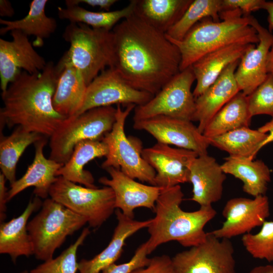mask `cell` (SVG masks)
Returning a JSON list of instances; mask_svg holds the SVG:
<instances>
[{
  "instance_id": "6da1fadb",
  "label": "cell",
  "mask_w": 273,
  "mask_h": 273,
  "mask_svg": "<svg viewBox=\"0 0 273 273\" xmlns=\"http://www.w3.org/2000/svg\"><path fill=\"white\" fill-rule=\"evenodd\" d=\"M111 31L109 68L134 88L154 96L180 72L177 47L134 13Z\"/></svg>"
},
{
  "instance_id": "7a4b0ae2",
  "label": "cell",
  "mask_w": 273,
  "mask_h": 273,
  "mask_svg": "<svg viewBox=\"0 0 273 273\" xmlns=\"http://www.w3.org/2000/svg\"><path fill=\"white\" fill-rule=\"evenodd\" d=\"M59 73L52 61L36 74L21 71L2 93L1 130L5 125L50 137L66 118L55 109L53 98Z\"/></svg>"
},
{
  "instance_id": "3957f363",
  "label": "cell",
  "mask_w": 273,
  "mask_h": 273,
  "mask_svg": "<svg viewBox=\"0 0 273 273\" xmlns=\"http://www.w3.org/2000/svg\"><path fill=\"white\" fill-rule=\"evenodd\" d=\"M184 196L180 185L161 190L154 210L155 217L147 228L149 254L159 245L172 241L191 247L205 240L204 226L215 216L216 211L211 205L185 211L180 206Z\"/></svg>"
},
{
  "instance_id": "277c9868",
  "label": "cell",
  "mask_w": 273,
  "mask_h": 273,
  "mask_svg": "<svg viewBox=\"0 0 273 273\" xmlns=\"http://www.w3.org/2000/svg\"><path fill=\"white\" fill-rule=\"evenodd\" d=\"M221 20L211 18L197 23L181 40L167 38L178 49L181 62L180 71L191 66L207 54L233 44H257L256 30L237 9H224L219 14Z\"/></svg>"
},
{
  "instance_id": "5b68a950",
  "label": "cell",
  "mask_w": 273,
  "mask_h": 273,
  "mask_svg": "<svg viewBox=\"0 0 273 273\" xmlns=\"http://www.w3.org/2000/svg\"><path fill=\"white\" fill-rule=\"evenodd\" d=\"M86 223L85 218L52 198L44 199L40 211L27 224L33 255L43 261L53 258L67 237Z\"/></svg>"
},
{
  "instance_id": "8992f818",
  "label": "cell",
  "mask_w": 273,
  "mask_h": 273,
  "mask_svg": "<svg viewBox=\"0 0 273 273\" xmlns=\"http://www.w3.org/2000/svg\"><path fill=\"white\" fill-rule=\"evenodd\" d=\"M111 31L70 23L63 33L70 47L62 57L80 72L87 85L111 65Z\"/></svg>"
},
{
  "instance_id": "52a82bcc",
  "label": "cell",
  "mask_w": 273,
  "mask_h": 273,
  "mask_svg": "<svg viewBox=\"0 0 273 273\" xmlns=\"http://www.w3.org/2000/svg\"><path fill=\"white\" fill-rule=\"evenodd\" d=\"M116 108H95L67 118L50 137L49 158L62 164L70 159L75 146L85 140L102 141L116 121Z\"/></svg>"
},
{
  "instance_id": "ba28073f",
  "label": "cell",
  "mask_w": 273,
  "mask_h": 273,
  "mask_svg": "<svg viewBox=\"0 0 273 273\" xmlns=\"http://www.w3.org/2000/svg\"><path fill=\"white\" fill-rule=\"evenodd\" d=\"M136 105L129 104L123 110L117 105L116 121L112 129L107 133L102 141L107 146L108 152L102 167H112L120 169L133 179H138L155 186L156 171L143 158L142 143L138 138L127 136L125 132L126 119Z\"/></svg>"
},
{
  "instance_id": "9c48e42d",
  "label": "cell",
  "mask_w": 273,
  "mask_h": 273,
  "mask_svg": "<svg viewBox=\"0 0 273 273\" xmlns=\"http://www.w3.org/2000/svg\"><path fill=\"white\" fill-rule=\"evenodd\" d=\"M49 196L73 212L83 217L89 226L100 227L116 209L115 195L107 186L90 188L57 176Z\"/></svg>"
},
{
  "instance_id": "30bf717a",
  "label": "cell",
  "mask_w": 273,
  "mask_h": 273,
  "mask_svg": "<svg viewBox=\"0 0 273 273\" xmlns=\"http://www.w3.org/2000/svg\"><path fill=\"white\" fill-rule=\"evenodd\" d=\"M195 80L191 66L180 71L149 102L135 106L133 121L159 115L192 121L195 99L191 88Z\"/></svg>"
},
{
  "instance_id": "8fae6325",
  "label": "cell",
  "mask_w": 273,
  "mask_h": 273,
  "mask_svg": "<svg viewBox=\"0 0 273 273\" xmlns=\"http://www.w3.org/2000/svg\"><path fill=\"white\" fill-rule=\"evenodd\" d=\"M234 253L230 239L208 232L203 242L171 258L176 273H237Z\"/></svg>"
},
{
  "instance_id": "7c38bea8",
  "label": "cell",
  "mask_w": 273,
  "mask_h": 273,
  "mask_svg": "<svg viewBox=\"0 0 273 273\" xmlns=\"http://www.w3.org/2000/svg\"><path fill=\"white\" fill-rule=\"evenodd\" d=\"M153 97L149 93L134 88L115 70L108 67L101 71L87 85L82 106L75 116L93 108L113 104L140 106L147 103Z\"/></svg>"
},
{
  "instance_id": "4fadbf2b",
  "label": "cell",
  "mask_w": 273,
  "mask_h": 273,
  "mask_svg": "<svg viewBox=\"0 0 273 273\" xmlns=\"http://www.w3.org/2000/svg\"><path fill=\"white\" fill-rule=\"evenodd\" d=\"M133 127L147 131L157 142L191 150L199 155L208 154V139L191 121L159 115L135 121Z\"/></svg>"
},
{
  "instance_id": "5bb4252c",
  "label": "cell",
  "mask_w": 273,
  "mask_h": 273,
  "mask_svg": "<svg viewBox=\"0 0 273 273\" xmlns=\"http://www.w3.org/2000/svg\"><path fill=\"white\" fill-rule=\"evenodd\" d=\"M269 214V201L265 195L253 199L234 198L227 201L223 209L222 215L225 220L221 227L209 233L220 239L250 233L261 226Z\"/></svg>"
},
{
  "instance_id": "9a60e30c",
  "label": "cell",
  "mask_w": 273,
  "mask_h": 273,
  "mask_svg": "<svg viewBox=\"0 0 273 273\" xmlns=\"http://www.w3.org/2000/svg\"><path fill=\"white\" fill-rule=\"evenodd\" d=\"M196 152L157 142L143 149L142 156L155 170V186L161 189L188 182V167L198 156Z\"/></svg>"
},
{
  "instance_id": "2e32d148",
  "label": "cell",
  "mask_w": 273,
  "mask_h": 273,
  "mask_svg": "<svg viewBox=\"0 0 273 273\" xmlns=\"http://www.w3.org/2000/svg\"><path fill=\"white\" fill-rule=\"evenodd\" d=\"M11 41L0 39V78L2 93L20 72H41L47 63L34 49L28 36L18 30L10 32Z\"/></svg>"
},
{
  "instance_id": "e0dca14e",
  "label": "cell",
  "mask_w": 273,
  "mask_h": 273,
  "mask_svg": "<svg viewBox=\"0 0 273 273\" xmlns=\"http://www.w3.org/2000/svg\"><path fill=\"white\" fill-rule=\"evenodd\" d=\"M250 24L256 30L259 42L253 44L241 58L235 72L239 90L248 96L266 78L268 55L273 41L271 32L262 26L251 15Z\"/></svg>"
},
{
  "instance_id": "ac0fdd59",
  "label": "cell",
  "mask_w": 273,
  "mask_h": 273,
  "mask_svg": "<svg viewBox=\"0 0 273 273\" xmlns=\"http://www.w3.org/2000/svg\"><path fill=\"white\" fill-rule=\"evenodd\" d=\"M105 170L110 178L101 177L99 182L113 191L116 209H119L124 215L132 219L135 208L145 207L154 210L161 188L136 181L120 169L112 167Z\"/></svg>"
},
{
  "instance_id": "d6986e66",
  "label": "cell",
  "mask_w": 273,
  "mask_h": 273,
  "mask_svg": "<svg viewBox=\"0 0 273 273\" xmlns=\"http://www.w3.org/2000/svg\"><path fill=\"white\" fill-rule=\"evenodd\" d=\"M188 169V182L193 186L191 200L201 207L211 206L221 199L226 177L214 158L208 154L198 155Z\"/></svg>"
},
{
  "instance_id": "ffe728a7",
  "label": "cell",
  "mask_w": 273,
  "mask_h": 273,
  "mask_svg": "<svg viewBox=\"0 0 273 273\" xmlns=\"http://www.w3.org/2000/svg\"><path fill=\"white\" fill-rule=\"evenodd\" d=\"M240 60L229 65L219 77L195 99V111L192 121L198 122V128L203 133L215 115L240 91L235 78Z\"/></svg>"
},
{
  "instance_id": "44dd1931",
  "label": "cell",
  "mask_w": 273,
  "mask_h": 273,
  "mask_svg": "<svg viewBox=\"0 0 273 273\" xmlns=\"http://www.w3.org/2000/svg\"><path fill=\"white\" fill-rule=\"evenodd\" d=\"M47 143V140L43 136L34 144L33 160L24 174L10 185L8 192V202L30 187L34 188L33 194L35 196L44 199L49 196L50 189L57 177L56 173L63 164L46 158L43 149Z\"/></svg>"
},
{
  "instance_id": "7402d4cb",
  "label": "cell",
  "mask_w": 273,
  "mask_h": 273,
  "mask_svg": "<svg viewBox=\"0 0 273 273\" xmlns=\"http://www.w3.org/2000/svg\"><path fill=\"white\" fill-rule=\"evenodd\" d=\"M117 224L111 240L100 253L90 259H82L78 265L79 273H100L104 269L114 263L121 256L126 240L144 228H147L152 218L138 221L124 215L121 210L115 211Z\"/></svg>"
},
{
  "instance_id": "603a6c76",
  "label": "cell",
  "mask_w": 273,
  "mask_h": 273,
  "mask_svg": "<svg viewBox=\"0 0 273 273\" xmlns=\"http://www.w3.org/2000/svg\"><path fill=\"white\" fill-rule=\"evenodd\" d=\"M56 67L59 76L53 104L57 112L67 118L75 116L82 107L87 85L80 72L62 57Z\"/></svg>"
},
{
  "instance_id": "cb8c5ba5",
  "label": "cell",
  "mask_w": 273,
  "mask_h": 273,
  "mask_svg": "<svg viewBox=\"0 0 273 273\" xmlns=\"http://www.w3.org/2000/svg\"><path fill=\"white\" fill-rule=\"evenodd\" d=\"M42 203L40 198L35 196L19 216L1 222L0 253L9 255L14 263L20 256L33 255L27 224L31 214L41 208Z\"/></svg>"
},
{
  "instance_id": "d4e9b609",
  "label": "cell",
  "mask_w": 273,
  "mask_h": 273,
  "mask_svg": "<svg viewBox=\"0 0 273 273\" xmlns=\"http://www.w3.org/2000/svg\"><path fill=\"white\" fill-rule=\"evenodd\" d=\"M254 44H233L209 53L195 62L192 69L196 80L195 99L204 93L231 64L240 60Z\"/></svg>"
},
{
  "instance_id": "484cf974",
  "label": "cell",
  "mask_w": 273,
  "mask_h": 273,
  "mask_svg": "<svg viewBox=\"0 0 273 273\" xmlns=\"http://www.w3.org/2000/svg\"><path fill=\"white\" fill-rule=\"evenodd\" d=\"M108 152V147L102 141H82L75 146L70 159L58 170L56 176L86 187L98 188L93 174L84 166L97 158L106 157Z\"/></svg>"
},
{
  "instance_id": "4316f807",
  "label": "cell",
  "mask_w": 273,
  "mask_h": 273,
  "mask_svg": "<svg viewBox=\"0 0 273 273\" xmlns=\"http://www.w3.org/2000/svg\"><path fill=\"white\" fill-rule=\"evenodd\" d=\"M221 166L225 174L243 182V190L246 193L254 197L265 195L271 180V172L263 161L229 156Z\"/></svg>"
},
{
  "instance_id": "83f0119b",
  "label": "cell",
  "mask_w": 273,
  "mask_h": 273,
  "mask_svg": "<svg viewBox=\"0 0 273 273\" xmlns=\"http://www.w3.org/2000/svg\"><path fill=\"white\" fill-rule=\"evenodd\" d=\"M48 2L47 0L32 1L28 14L21 19L9 21L1 19L0 24L4 27L0 29V34L4 35L9 31L18 30L28 36L35 37L32 43L33 47H42L44 39L49 38L57 28L56 20L47 16L45 13Z\"/></svg>"
},
{
  "instance_id": "f1b7e54d",
  "label": "cell",
  "mask_w": 273,
  "mask_h": 273,
  "mask_svg": "<svg viewBox=\"0 0 273 273\" xmlns=\"http://www.w3.org/2000/svg\"><path fill=\"white\" fill-rule=\"evenodd\" d=\"M192 0H135L134 13L166 33L183 16Z\"/></svg>"
},
{
  "instance_id": "f546056e",
  "label": "cell",
  "mask_w": 273,
  "mask_h": 273,
  "mask_svg": "<svg viewBox=\"0 0 273 273\" xmlns=\"http://www.w3.org/2000/svg\"><path fill=\"white\" fill-rule=\"evenodd\" d=\"M251 118L247 97L240 92L215 115L203 134L208 139L236 129L249 127Z\"/></svg>"
},
{
  "instance_id": "4dcf8cb0",
  "label": "cell",
  "mask_w": 273,
  "mask_h": 273,
  "mask_svg": "<svg viewBox=\"0 0 273 273\" xmlns=\"http://www.w3.org/2000/svg\"><path fill=\"white\" fill-rule=\"evenodd\" d=\"M267 136L258 129L244 127L207 139L210 145L226 152L230 157L254 159Z\"/></svg>"
},
{
  "instance_id": "1f68e13d",
  "label": "cell",
  "mask_w": 273,
  "mask_h": 273,
  "mask_svg": "<svg viewBox=\"0 0 273 273\" xmlns=\"http://www.w3.org/2000/svg\"><path fill=\"white\" fill-rule=\"evenodd\" d=\"M43 137L37 133L28 131L21 126H17L9 135L1 134L0 168L1 173L9 181L10 185L16 180L17 164L26 149Z\"/></svg>"
},
{
  "instance_id": "d6a6232c",
  "label": "cell",
  "mask_w": 273,
  "mask_h": 273,
  "mask_svg": "<svg viewBox=\"0 0 273 273\" xmlns=\"http://www.w3.org/2000/svg\"><path fill=\"white\" fill-rule=\"evenodd\" d=\"M135 0L131 1L125 7L113 11L92 12L79 5L67 6L66 8L58 7L60 19L68 20L70 23H83L93 28L109 31L122 19H125L134 13Z\"/></svg>"
},
{
  "instance_id": "836d02e7",
  "label": "cell",
  "mask_w": 273,
  "mask_h": 273,
  "mask_svg": "<svg viewBox=\"0 0 273 273\" xmlns=\"http://www.w3.org/2000/svg\"><path fill=\"white\" fill-rule=\"evenodd\" d=\"M223 10L222 0H192L181 18L165 35L170 39L181 40L203 19L211 18L215 22L220 21L219 14Z\"/></svg>"
},
{
  "instance_id": "e575fe53",
  "label": "cell",
  "mask_w": 273,
  "mask_h": 273,
  "mask_svg": "<svg viewBox=\"0 0 273 273\" xmlns=\"http://www.w3.org/2000/svg\"><path fill=\"white\" fill-rule=\"evenodd\" d=\"M90 233L89 228H84L76 240L59 256L43 261L31 269L29 273H76L78 265L77 261L78 249Z\"/></svg>"
},
{
  "instance_id": "d590c367",
  "label": "cell",
  "mask_w": 273,
  "mask_h": 273,
  "mask_svg": "<svg viewBox=\"0 0 273 273\" xmlns=\"http://www.w3.org/2000/svg\"><path fill=\"white\" fill-rule=\"evenodd\" d=\"M241 241L253 258L273 261V221L265 220L259 232L243 235Z\"/></svg>"
},
{
  "instance_id": "8d00e7d4",
  "label": "cell",
  "mask_w": 273,
  "mask_h": 273,
  "mask_svg": "<svg viewBox=\"0 0 273 273\" xmlns=\"http://www.w3.org/2000/svg\"><path fill=\"white\" fill-rule=\"evenodd\" d=\"M247 97L251 116L266 114L273 118V75L268 74L265 80Z\"/></svg>"
},
{
  "instance_id": "74e56055",
  "label": "cell",
  "mask_w": 273,
  "mask_h": 273,
  "mask_svg": "<svg viewBox=\"0 0 273 273\" xmlns=\"http://www.w3.org/2000/svg\"><path fill=\"white\" fill-rule=\"evenodd\" d=\"M149 254L146 241L139 246L128 261L119 264L113 263L100 273H131L134 270L145 267L149 263L151 258L148 257Z\"/></svg>"
},
{
  "instance_id": "f35d334b",
  "label": "cell",
  "mask_w": 273,
  "mask_h": 273,
  "mask_svg": "<svg viewBox=\"0 0 273 273\" xmlns=\"http://www.w3.org/2000/svg\"><path fill=\"white\" fill-rule=\"evenodd\" d=\"M131 273H176L172 258L163 254L151 258L146 266L136 269Z\"/></svg>"
},
{
  "instance_id": "ab89813d",
  "label": "cell",
  "mask_w": 273,
  "mask_h": 273,
  "mask_svg": "<svg viewBox=\"0 0 273 273\" xmlns=\"http://www.w3.org/2000/svg\"><path fill=\"white\" fill-rule=\"evenodd\" d=\"M264 0H222L223 10H240L244 16L250 15L252 12L262 9Z\"/></svg>"
},
{
  "instance_id": "60d3db41",
  "label": "cell",
  "mask_w": 273,
  "mask_h": 273,
  "mask_svg": "<svg viewBox=\"0 0 273 273\" xmlns=\"http://www.w3.org/2000/svg\"><path fill=\"white\" fill-rule=\"evenodd\" d=\"M118 1L116 0H67L66 6L70 5H79V4H85L93 7H99L106 11H110V8Z\"/></svg>"
},
{
  "instance_id": "b9f144b4",
  "label": "cell",
  "mask_w": 273,
  "mask_h": 273,
  "mask_svg": "<svg viewBox=\"0 0 273 273\" xmlns=\"http://www.w3.org/2000/svg\"><path fill=\"white\" fill-rule=\"evenodd\" d=\"M7 179L5 176L0 173V221H4L7 217V203L9 189L6 186Z\"/></svg>"
},
{
  "instance_id": "7bdbcfd3",
  "label": "cell",
  "mask_w": 273,
  "mask_h": 273,
  "mask_svg": "<svg viewBox=\"0 0 273 273\" xmlns=\"http://www.w3.org/2000/svg\"><path fill=\"white\" fill-rule=\"evenodd\" d=\"M258 130L263 133H267V136L265 140L260 145L259 150L265 145L270 143H273V118L262 126L259 127Z\"/></svg>"
},
{
  "instance_id": "ee69618b",
  "label": "cell",
  "mask_w": 273,
  "mask_h": 273,
  "mask_svg": "<svg viewBox=\"0 0 273 273\" xmlns=\"http://www.w3.org/2000/svg\"><path fill=\"white\" fill-rule=\"evenodd\" d=\"M14 9L11 2L8 0L0 1V16L12 17L14 15Z\"/></svg>"
},
{
  "instance_id": "f6af8a7d",
  "label": "cell",
  "mask_w": 273,
  "mask_h": 273,
  "mask_svg": "<svg viewBox=\"0 0 273 273\" xmlns=\"http://www.w3.org/2000/svg\"><path fill=\"white\" fill-rule=\"evenodd\" d=\"M262 9L265 10L268 14L267 21L268 23V30L271 32L273 31V2L264 1Z\"/></svg>"
},
{
  "instance_id": "bcb514c9",
  "label": "cell",
  "mask_w": 273,
  "mask_h": 273,
  "mask_svg": "<svg viewBox=\"0 0 273 273\" xmlns=\"http://www.w3.org/2000/svg\"><path fill=\"white\" fill-rule=\"evenodd\" d=\"M245 273H273V264L257 266Z\"/></svg>"
},
{
  "instance_id": "7dc6e473",
  "label": "cell",
  "mask_w": 273,
  "mask_h": 273,
  "mask_svg": "<svg viewBox=\"0 0 273 273\" xmlns=\"http://www.w3.org/2000/svg\"><path fill=\"white\" fill-rule=\"evenodd\" d=\"M267 70L268 74L273 75V41L268 55Z\"/></svg>"
},
{
  "instance_id": "c3c4849f",
  "label": "cell",
  "mask_w": 273,
  "mask_h": 273,
  "mask_svg": "<svg viewBox=\"0 0 273 273\" xmlns=\"http://www.w3.org/2000/svg\"><path fill=\"white\" fill-rule=\"evenodd\" d=\"M21 273H29V272H28V271L27 270H24L22 271Z\"/></svg>"
}]
</instances>
